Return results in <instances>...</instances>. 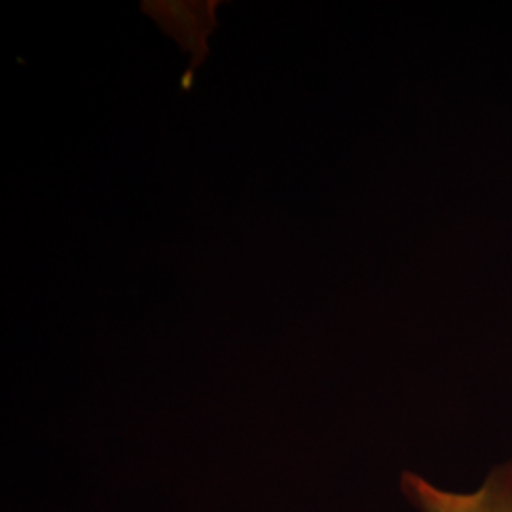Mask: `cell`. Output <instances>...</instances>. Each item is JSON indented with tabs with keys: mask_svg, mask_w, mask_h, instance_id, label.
Instances as JSON below:
<instances>
[{
	"mask_svg": "<svg viewBox=\"0 0 512 512\" xmlns=\"http://www.w3.org/2000/svg\"><path fill=\"white\" fill-rule=\"evenodd\" d=\"M401 490L418 512H512V463L494 469L469 494L442 490L410 471L401 476Z\"/></svg>",
	"mask_w": 512,
	"mask_h": 512,
	"instance_id": "cell-1",
	"label": "cell"
},
{
	"mask_svg": "<svg viewBox=\"0 0 512 512\" xmlns=\"http://www.w3.org/2000/svg\"><path fill=\"white\" fill-rule=\"evenodd\" d=\"M219 2H143V12L156 19L158 25L173 40L179 42L184 52L194 57L190 71L183 78L184 90L192 88L194 71L207 57V37L217 29L215 10Z\"/></svg>",
	"mask_w": 512,
	"mask_h": 512,
	"instance_id": "cell-2",
	"label": "cell"
}]
</instances>
